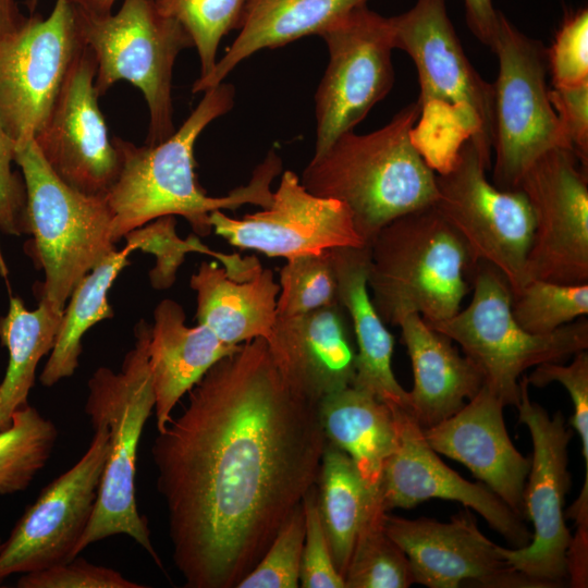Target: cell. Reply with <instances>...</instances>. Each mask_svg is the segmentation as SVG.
I'll list each match as a JSON object with an SVG mask.
<instances>
[{
    "instance_id": "cell-1",
    "label": "cell",
    "mask_w": 588,
    "mask_h": 588,
    "mask_svg": "<svg viewBox=\"0 0 588 588\" xmlns=\"http://www.w3.org/2000/svg\"><path fill=\"white\" fill-rule=\"evenodd\" d=\"M158 432L151 456L187 588H233L316 485L317 402L281 375L264 338L218 360Z\"/></svg>"
},
{
    "instance_id": "cell-2",
    "label": "cell",
    "mask_w": 588,
    "mask_h": 588,
    "mask_svg": "<svg viewBox=\"0 0 588 588\" xmlns=\"http://www.w3.org/2000/svg\"><path fill=\"white\" fill-rule=\"evenodd\" d=\"M198 106L181 127L166 140L135 146L119 137L120 169L106 199L111 212V237L120 241L130 231L157 218L182 216L194 233H211L210 212L233 210L245 204L268 207L272 203L270 185L282 170L280 157L271 150L256 167L247 185L222 197L208 196L194 172V146L207 125L234 105V87L220 83L204 91Z\"/></svg>"
},
{
    "instance_id": "cell-3",
    "label": "cell",
    "mask_w": 588,
    "mask_h": 588,
    "mask_svg": "<svg viewBox=\"0 0 588 588\" xmlns=\"http://www.w3.org/2000/svg\"><path fill=\"white\" fill-rule=\"evenodd\" d=\"M419 115L416 100L377 131L343 134L299 179L309 193L343 203L367 245L390 221L436 201V172L414 140Z\"/></svg>"
},
{
    "instance_id": "cell-4",
    "label": "cell",
    "mask_w": 588,
    "mask_h": 588,
    "mask_svg": "<svg viewBox=\"0 0 588 588\" xmlns=\"http://www.w3.org/2000/svg\"><path fill=\"white\" fill-rule=\"evenodd\" d=\"M368 247L367 285L384 323L411 314L433 323L461 309L477 262L433 205L390 221Z\"/></svg>"
},
{
    "instance_id": "cell-5",
    "label": "cell",
    "mask_w": 588,
    "mask_h": 588,
    "mask_svg": "<svg viewBox=\"0 0 588 588\" xmlns=\"http://www.w3.org/2000/svg\"><path fill=\"white\" fill-rule=\"evenodd\" d=\"M395 48L413 60L419 81V120L414 140L420 154L443 118V147L450 166L471 140L491 167L494 128L493 85L475 70L449 17L445 0H416L390 17Z\"/></svg>"
},
{
    "instance_id": "cell-6",
    "label": "cell",
    "mask_w": 588,
    "mask_h": 588,
    "mask_svg": "<svg viewBox=\"0 0 588 588\" xmlns=\"http://www.w3.org/2000/svg\"><path fill=\"white\" fill-rule=\"evenodd\" d=\"M134 346L114 372L99 367L87 382L85 414L90 422L109 430V453L89 524L76 555L89 544L114 535H127L162 568L150 540L147 519L137 509L135 477L137 449L144 426L155 407L149 368L150 326L142 320L134 329Z\"/></svg>"
},
{
    "instance_id": "cell-7",
    "label": "cell",
    "mask_w": 588,
    "mask_h": 588,
    "mask_svg": "<svg viewBox=\"0 0 588 588\" xmlns=\"http://www.w3.org/2000/svg\"><path fill=\"white\" fill-rule=\"evenodd\" d=\"M25 184V219L33 253L45 272L39 299L63 310L77 283L115 249L102 195L82 193L48 166L34 138L15 144Z\"/></svg>"
},
{
    "instance_id": "cell-8",
    "label": "cell",
    "mask_w": 588,
    "mask_h": 588,
    "mask_svg": "<svg viewBox=\"0 0 588 588\" xmlns=\"http://www.w3.org/2000/svg\"><path fill=\"white\" fill-rule=\"evenodd\" d=\"M470 303L451 318L428 323L456 342L483 376V385L504 405L517 407L523 372L543 363H562L588 348L584 317L548 334L523 329L511 311V289L503 274L478 261L470 274Z\"/></svg>"
},
{
    "instance_id": "cell-9",
    "label": "cell",
    "mask_w": 588,
    "mask_h": 588,
    "mask_svg": "<svg viewBox=\"0 0 588 588\" xmlns=\"http://www.w3.org/2000/svg\"><path fill=\"white\" fill-rule=\"evenodd\" d=\"M74 7L84 46L96 60L98 96L119 81L143 94L149 110L146 144L155 145L174 132L172 72L179 53L194 47L184 26L159 11L154 0H123L117 13L96 14Z\"/></svg>"
},
{
    "instance_id": "cell-10",
    "label": "cell",
    "mask_w": 588,
    "mask_h": 588,
    "mask_svg": "<svg viewBox=\"0 0 588 588\" xmlns=\"http://www.w3.org/2000/svg\"><path fill=\"white\" fill-rule=\"evenodd\" d=\"M499 61L494 91L492 184L518 189L527 169L547 150H571L549 99L547 49L499 12L491 47Z\"/></svg>"
},
{
    "instance_id": "cell-11",
    "label": "cell",
    "mask_w": 588,
    "mask_h": 588,
    "mask_svg": "<svg viewBox=\"0 0 588 588\" xmlns=\"http://www.w3.org/2000/svg\"><path fill=\"white\" fill-rule=\"evenodd\" d=\"M490 166L465 140L450 164L436 173V209L464 241L475 262L498 269L511 294L524 283L534 232L529 203L519 189L503 191L487 179Z\"/></svg>"
},
{
    "instance_id": "cell-12",
    "label": "cell",
    "mask_w": 588,
    "mask_h": 588,
    "mask_svg": "<svg viewBox=\"0 0 588 588\" xmlns=\"http://www.w3.org/2000/svg\"><path fill=\"white\" fill-rule=\"evenodd\" d=\"M527 377L519 379V422L529 430L532 458L523 493V512L534 526L528 544L507 549L501 556L536 588L568 583L567 550L571 532L565 525L564 500L569 489L568 444L573 436L561 412L549 416L531 401Z\"/></svg>"
},
{
    "instance_id": "cell-13",
    "label": "cell",
    "mask_w": 588,
    "mask_h": 588,
    "mask_svg": "<svg viewBox=\"0 0 588 588\" xmlns=\"http://www.w3.org/2000/svg\"><path fill=\"white\" fill-rule=\"evenodd\" d=\"M320 36L327 44L329 62L315 96L314 156L324 152L343 134L353 132L394 83L395 45L390 17L362 5Z\"/></svg>"
},
{
    "instance_id": "cell-14",
    "label": "cell",
    "mask_w": 588,
    "mask_h": 588,
    "mask_svg": "<svg viewBox=\"0 0 588 588\" xmlns=\"http://www.w3.org/2000/svg\"><path fill=\"white\" fill-rule=\"evenodd\" d=\"M83 46L70 0L0 38V121L15 144L44 126Z\"/></svg>"
},
{
    "instance_id": "cell-15",
    "label": "cell",
    "mask_w": 588,
    "mask_h": 588,
    "mask_svg": "<svg viewBox=\"0 0 588 588\" xmlns=\"http://www.w3.org/2000/svg\"><path fill=\"white\" fill-rule=\"evenodd\" d=\"M518 189L535 222L524 283H588V176L575 154L547 150L527 169Z\"/></svg>"
},
{
    "instance_id": "cell-16",
    "label": "cell",
    "mask_w": 588,
    "mask_h": 588,
    "mask_svg": "<svg viewBox=\"0 0 588 588\" xmlns=\"http://www.w3.org/2000/svg\"><path fill=\"white\" fill-rule=\"evenodd\" d=\"M87 451L29 505L0 547V583L13 574L51 567L76 558L91 518L109 453V430L90 422Z\"/></svg>"
},
{
    "instance_id": "cell-17",
    "label": "cell",
    "mask_w": 588,
    "mask_h": 588,
    "mask_svg": "<svg viewBox=\"0 0 588 588\" xmlns=\"http://www.w3.org/2000/svg\"><path fill=\"white\" fill-rule=\"evenodd\" d=\"M209 221L212 231L230 245L270 257L290 259L367 245L343 203L309 193L290 170L283 172L268 207L241 219L215 210Z\"/></svg>"
},
{
    "instance_id": "cell-18",
    "label": "cell",
    "mask_w": 588,
    "mask_h": 588,
    "mask_svg": "<svg viewBox=\"0 0 588 588\" xmlns=\"http://www.w3.org/2000/svg\"><path fill=\"white\" fill-rule=\"evenodd\" d=\"M97 64L83 46L44 126L34 136L51 170L71 187L105 196L120 169L95 89Z\"/></svg>"
},
{
    "instance_id": "cell-19",
    "label": "cell",
    "mask_w": 588,
    "mask_h": 588,
    "mask_svg": "<svg viewBox=\"0 0 588 588\" xmlns=\"http://www.w3.org/2000/svg\"><path fill=\"white\" fill-rule=\"evenodd\" d=\"M387 534L407 556L414 584L429 588H457L464 583L487 588H535L499 553L498 544L478 528L469 511L442 523L384 514Z\"/></svg>"
},
{
    "instance_id": "cell-20",
    "label": "cell",
    "mask_w": 588,
    "mask_h": 588,
    "mask_svg": "<svg viewBox=\"0 0 588 588\" xmlns=\"http://www.w3.org/2000/svg\"><path fill=\"white\" fill-rule=\"evenodd\" d=\"M396 426V448L387 461L380 497L383 509H412L430 499L456 501L470 507L514 548L525 547L531 532L516 514L485 483L470 482L446 466L427 443L411 412L391 408Z\"/></svg>"
},
{
    "instance_id": "cell-21",
    "label": "cell",
    "mask_w": 588,
    "mask_h": 588,
    "mask_svg": "<svg viewBox=\"0 0 588 588\" xmlns=\"http://www.w3.org/2000/svg\"><path fill=\"white\" fill-rule=\"evenodd\" d=\"M287 383L319 403L352 385L356 344L347 313L340 302L292 317H277L265 339Z\"/></svg>"
},
{
    "instance_id": "cell-22",
    "label": "cell",
    "mask_w": 588,
    "mask_h": 588,
    "mask_svg": "<svg viewBox=\"0 0 588 588\" xmlns=\"http://www.w3.org/2000/svg\"><path fill=\"white\" fill-rule=\"evenodd\" d=\"M503 402L485 385L461 409L422 430L427 443L465 465L520 517L530 460L512 443Z\"/></svg>"
},
{
    "instance_id": "cell-23",
    "label": "cell",
    "mask_w": 588,
    "mask_h": 588,
    "mask_svg": "<svg viewBox=\"0 0 588 588\" xmlns=\"http://www.w3.org/2000/svg\"><path fill=\"white\" fill-rule=\"evenodd\" d=\"M331 253L338 298L347 313L356 344L352 385L372 394L390 408L411 412L408 391L397 382L392 369L394 338L370 298L369 247H336Z\"/></svg>"
},
{
    "instance_id": "cell-24",
    "label": "cell",
    "mask_w": 588,
    "mask_h": 588,
    "mask_svg": "<svg viewBox=\"0 0 588 588\" xmlns=\"http://www.w3.org/2000/svg\"><path fill=\"white\" fill-rule=\"evenodd\" d=\"M189 286L196 293L198 323L229 345L266 339L277 320L280 284L258 260L241 271L204 261Z\"/></svg>"
},
{
    "instance_id": "cell-25",
    "label": "cell",
    "mask_w": 588,
    "mask_h": 588,
    "mask_svg": "<svg viewBox=\"0 0 588 588\" xmlns=\"http://www.w3.org/2000/svg\"><path fill=\"white\" fill-rule=\"evenodd\" d=\"M412 362L414 387L411 411L422 430L449 418L483 387L479 368L461 355L446 335L431 328L419 315L399 323Z\"/></svg>"
},
{
    "instance_id": "cell-26",
    "label": "cell",
    "mask_w": 588,
    "mask_h": 588,
    "mask_svg": "<svg viewBox=\"0 0 588 588\" xmlns=\"http://www.w3.org/2000/svg\"><path fill=\"white\" fill-rule=\"evenodd\" d=\"M238 346L222 342L203 324L186 326L184 310L175 301L167 298L156 306L148 353L158 432L171 420L182 396Z\"/></svg>"
},
{
    "instance_id": "cell-27",
    "label": "cell",
    "mask_w": 588,
    "mask_h": 588,
    "mask_svg": "<svg viewBox=\"0 0 588 588\" xmlns=\"http://www.w3.org/2000/svg\"><path fill=\"white\" fill-rule=\"evenodd\" d=\"M369 0H248L240 33L212 71L198 77L193 93L222 83L244 59L265 48H278L324 29Z\"/></svg>"
},
{
    "instance_id": "cell-28",
    "label": "cell",
    "mask_w": 588,
    "mask_h": 588,
    "mask_svg": "<svg viewBox=\"0 0 588 588\" xmlns=\"http://www.w3.org/2000/svg\"><path fill=\"white\" fill-rule=\"evenodd\" d=\"M318 409L327 441L353 460L370 488L380 490L384 465L397 441L391 408L350 385L324 396Z\"/></svg>"
},
{
    "instance_id": "cell-29",
    "label": "cell",
    "mask_w": 588,
    "mask_h": 588,
    "mask_svg": "<svg viewBox=\"0 0 588 588\" xmlns=\"http://www.w3.org/2000/svg\"><path fill=\"white\" fill-rule=\"evenodd\" d=\"M380 499V490L368 486L353 460L327 441L316 481V501L333 563L342 577L357 536Z\"/></svg>"
},
{
    "instance_id": "cell-30",
    "label": "cell",
    "mask_w": 588,
    "mask_h": 588,
    "mask_svg": "<svg viewBox=\"0 0 588 588\" xmlns=\"http://www.w3.org/2000/svg\"><path fill=\"white\" fill-rule=\"evenodd\" d=\"M62 315L63 310L45 301L29 310L22 299L11 297L7 315L0 318V340L9 352L0 383V431L11 425L15 411L28 404L37 365L51 352Z\"/></svg>"
},
{
    "instance_id": "cell-31",
    "label": "cell",
    "mask_w": 588,
    "mask_h": 588,
    "mask_svg": "<svg viewBox=\"0 0 588 588\" xmlns=\"http://www.w3.org/2000/svg\"><path fill=\"white\" fill-rule=\"evenodd\" d=\"M130 245L114 249L96 265L75 286L63 309L62 319L49 358L40 373V383L51 387L71 377L78 367L82 338L97 322L111 318L108 292L128 265Z\"/></svg>"
},
{
    "instance_id": "cell-32",
    "label": "cell",
    "mask_w": 588,
    "mask_h": 588,
    "mask_svg": "<svg viewBox=\"0 0 588 588\" xmlns=\"http://www.w3.org/2000/svg\"><path fill=\"white\" fill-rule=\"evenodd\" d=\"M58 428L35 407L14 412L11 425L0 431V494L25 490L48 462Z\"/></svg>"
},
{
    "instance_id": "cell-33",
    "label": "cell",
    "mask_w": 588,
    "mask_h": 588,
    "mask_svg": "<svg viewBox=\"0 0 588 588\" xmlns=\"http://www.w3.org/2000/svg\"><path fill=\"white\" fill-rule=\"evenodd\" d=\"M381 499L366 518L344 574L345 588H407L414 584L404 551L383 526Z\"/></svg>"
},
{
    "instance_id": "cell-34",
    "label": "cell",
    "mask_w": 588,
    "mask_h": 588,
    "mask_svg": "<svg viewBox=\"0 0 588 588\" xmlns=\"http://www.w3.org/2000/svg\"><path fill=\"white\" fill-rule=\"evenodd\" d=\"M515 321L534 334H548L588 315V283L531 279L511 294Z\"/></svg>"
},
{
    "instance_id": "cell-35",
    "label": "cell",
    "mask_w": 588,
    "mask_h": 588,
    "mask_svg": "<svg viewBox=\"0 0 588 588\" xmlns=\"http://www.w3.org/2000/svg\"><path fill=\"white\" fill-rule=\"evenodd\" d=\"M161 13L179 21L192 37L200 61V76L216 65L221 38L240 28L248 0H154Z\"/></svg>"
},
{
    "instance_id": "cell-36",
    "label": "cell",
    "mask_w": 588,
    "mask_h": 588,
    "mask_svg": "<svg viewBox=\"0 0 588 588\" xmlns=\"http://www.w3.org/2000/svg\"><path fill=\"white\" fill-rule=\"evenodd\" d=\"M279 284L277 317L306 314L338 303L331 249L286 259Z\"/></svg>"
},
{
    "instance_id": "cell-37",
    "label": "cell",
    "mask_w": 588,
    "mask_h": 588,
    "mask_svg": "<svg viewBox=\"0 0 588 588\" xmlns=\"http://www.w3.org/2000/svg\"><path fill=\"white\" fill-rule=\"evenodd\" d=\"M175 217L157 218L137 229L130 231L124 237L133 250H142L156 257V265L149 272L152 287L164 290L170 287L176 271L189 252L216 255V252L200 243L197 236L191 235L182 240L175 232Z\"/></svg>"
},
{
    "instance_id": "cell-38",
    "label": "cell",
    "mask_w": 588,
    "mask_h": 588,
    "mask_svg": "<svg viewBox=\"0 0 588 588\" xmlns=\"http://www.w3.org/2000/svg\"><path fill=\"white\" fill-rule=\"evenodd\" d=\"M305 517L303 502L280 529L257 565L238 583L236 588H297L303 546Z\"/></svg>"
},
{
    "instance_id": "cell-39",
    "label": "cell",
    "mask_w": 588,
    "mask_h": 588,
    "mask_svg": "<svg viewBox=\"0 0 588 588\" xmlns=\"http://www.w3.org/2000/svg\"><path fill=\"white\" fill-rule=\"evenodd\" d=\"M548 71L553 87L588 82V10L568 13L547 49Z\"/></svg>"
},
{
    "instance_id": "cell-40",
    "label": "cell",
    "mask_w": 588,
    "mask_h": 588,
    "mask_svg": "<svg viewBox=\"0 0 588 588\" xmlns=\"http://www.w3.org/2000/svg\"><path fill=\"white\" fill-rule=\"evenodd\" d=\"M529 385L546 387L551 382L561 383L568 392L573 403L571 424L581 441L585 462V480L588 482V353L587 350L574 355L571 364L543 363L526 376Z\"/></svg>"
},
{
    "instance_id": "cell-41",
    "label": "cell",
    "mask_w": 588,
    "mask_h": 588,
    "mask_svg": "<svg viewBox=\"0 0 588 588\" xmlns=\"http://www.w3.org/2000/svg\"><path fill=\"white\" fill-rule=\"evenodd\" d=\"M305 539L301 562L299 586L304 588H345L332 560L319 517L316 485L303 499Z\"/></svg>"
},
{
    "instance_id": "cell-42",
    "label": "cell",
    "mask_w": 588,
    "mask_h": 588,
    "mask_svg": "<svg viewBox=\"0 0 588 588\" xmlns=\"http://www.w3.org/2000/svg\"><path fill=\"white\" fill-rule=\"evenodd\" d=\"M19 588H144L121 573L95 565L84 559L74 558L68 562L44 569L22 574Z\"/></svg>"
},
{
    "instance_id": "cell-43",
    "label": "cell",
    "mask_w": 588,
    "mask_h": 588,
    "mask_svg": "<svg viewBox=\"0 0 588 588\" xmlns=\"http://www.w3.org/2000/svg\"><path fill=\"white\" fill-rule=\"evenodd\" d=\"M561 131L581 167H588V82L549 89Z\"/></svg>"
},
{
    "instance_id": "cell-44",
    "label": "cell",
    "mask_w": 588,
    "mask_h": 588,
    "mask_svg": "<svg viewBox=\"0 0 588 588\" xmlns=\"http://www.w3.org/2000/svg\"><path fill=\"white\" fill-rule=\"evenodd\" d=\"M14 148L0 121V231L21 235L27 233L26 192L23 177L12 170Z\"/></svg>"
},
{
    "instance_id": "cell-45",
    "label": "cell",
    "mask_w": 588,
    "mask_h": 588,
    "mask_svg": "<svg viewBox=\"0 0 588 588\" xmlns=\"http://www.w3.org/2000/svg\"><path fill=\"white\" fill-rule=\"evenodd\" d=\"M466 21L476 38L491 49L499 22V11L492 0H464Z\"/></svg>"
},
{
    "instance_id": "cell-46",
    "label": "cell",
    "mask_w": 588,
    "mask_h": 588,
    "mask_svg": "<svg viewBox=\"0 0 588 588\" xmlns=\"http://www.w3.org/2000/svg\"><path fill=\"white\" fill-rule=\"evenodd\" d=\"M26 19L15 0H0V38L17 30Z\"/></svg>"
},
{
    "instance_id": "cell-47",
    "label": "cell",
    "mask_w": 588,
    "mask_h": 588,
    "mask_svg": "<svg viewBox=\"0 0 588 588\" xmlns=\"http://www.w3.org/2000/svg\"><path fill=\"white\" fill-rule=\"evenodd\" d=\"M76 8L96 14H106L112 12L117 0H70Z\"/></svg>"
},
{
    "instance_id": "cell-48",
    "label": "cell",
    "mask_w": 588,
    "mask_h": 588,
    "mask_svg": "<svg viewBox=\"0 0 588 588\" xmlns=\"http://www.w3.org/2000/svg\"><path fill=\"white\" fill-rule=\"evenodd\" d=\"M37 1H38V0H32V2H30V7H32V8H35V7H36V2H37Z\"/></svg>"
},
{
    "instance_id": "cell-49",
    "label": "cell",
    "mask_w": 588,
    "mask_h": 588,
    "mask_svg": "<svg viewBox=\"0 0 588 588\" xmlns=\"http://www.w3.org/2000/svg\"><path fill=\"white\" fill-rule=\"evenodd\" d=\"M0 547H1V543H0Z\"/></svg>"
}]
</instances>
